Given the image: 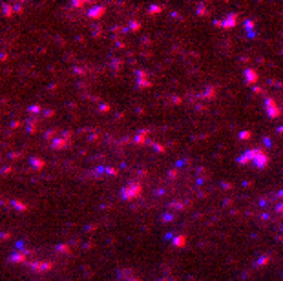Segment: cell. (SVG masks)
I'll return each instance as SVG.
<instances>
[{
    "label": "cell",
    "mask_w": 283,
    "mask_h": 281,
    "mask_svg": "<svg viewBox=\"0 0 283 281\" xmlns=\"http://www.w3.org/2000/svg\"><path fill=\"white\" fill-rule=\"evenodd\" d=\"M9 259H11V261H22V259H24V256H22V254H13Z\"/></svg>",
    "instance_id": "obj_1"
},
{
    "label": "cell",
    "mask_w": 283,
    "mask_h": 281,
    "mask_svg": "<svg viewBox=\"0 0 283 281\" xmlns=\"http://www.w3.org/2000/svg\"><path fill=\"white\" fill-rule=\"evenodd\" d=\"M2 13H4V15H11V9H9V6H4Z\"/></svg>",
    "instance_id": "obj_2"
},
{
    "label": "cell",
    "mask_w": 283,
    "mask_h": 281,
    "mask_svg": "<svg viewBox=\"0 0 283 281\" xmlns=\"http://www.w3.org/2000/svg\"><path fill=\"white\" fill-rule=\"evenodd\" d=\"M13 204H15V206H17V208H24V204H22V203H17V201H15V203H13Z\"/></svg>",
    "instance_id": "obj_3"
}]
</instances>
